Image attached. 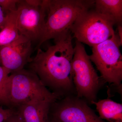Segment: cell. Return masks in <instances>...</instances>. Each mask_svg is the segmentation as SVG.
<instances>
[{"mask_svg": "<svg viewBox=\"0 0 122 122\" xmlns=\"http://www.w3.org/2000/svg\"><path fill=\"white\" fill-rule=\"evenodd\" d=\"M17 25L19 33L31 42L39 41L46 22V0L40 7L30 6L25 0H20L17 5Z\"/></svg>", "mask_w": 122, "mask_h": 122, "instance_id": "obj_8", "label": "cell"}, {"mask_svg": "<svg viewBox=\"0 0 122 122\" xmlns=\"http://www.w3.org/2000/svg\"><path fill=\"white\" fill-rule=\"evenodd\" d=\"M5 122H24V121L16 110V112Z\"/></svg>", "mask_w": 122, "mask_h": 122, "instance_id": "obj_17", "label": "cell"}, {"mask_svg": "<svg viewBox=\"0 0 122 122\" xmlns=\"http://www.w3.org/2000/svg\"><path fill=\"white\" fill-rule=\"evenodd\" d=\"M1 63V61L0 57V64Z\"/></svg>", "mask_w": 122, "mask_h": 122, "instance_id": "obj_22", "label": "cell"}, {"mask_svg": "<svg viewBox=\"0 0 122 122\" xmlns=\"http://www.w3.org/2000/svg\"><path fill=\"white\" fill-rule=\"evenodd\" d=\"M94 7L98 12L111 18L116 24L122 25V0H96Z\"/></svg>", "mask_w": 122, "mask_h": 122, "instance_id": "obj_13", "label": "cell"}, {"mask_svg": "<svg viewBox=\"0 0 122 122\" xmlns=\"http://www.w3.org/2000/svg\"><path fill=\"white\" fill-rule=\"evenodd\" d=\"M54 102L35 101L20 105L15 108L24 122H47L51 107Z\"/></svg>", "mask_w": 122, "mask_h": 122, "instance_id": "obj_10", "label": "cell"}, {"mask_svg": "<svg viewBox=\"0 0 122 122\" xmlns=\"http://www.w3.org/2000/svg\"><path fill=\"white\" fill-rule=\"evenodd\" d=\"M99 117L109 122H122V105L109 98L94 102Z\"/></svg>", "mask_w": 122, "mask_h": 122, "instance_id": "obj_11", "label": "cell"}, {"mask_svg": "<svg viewBox=\"0 0 122 122\" xmlns=\"http://www.w3.org/2000/svg\"><path fill=\"white\" fill-rule=\"evenodd\" d=\"M115 24L111 18L90 9L79 16L70 30L76 41L93 47L115 34Z\"/></svg>", "mask_w": 122, "mask_h": 122, "instance_id": "obj_4", "label": "cell"}, {"mask_svg": "<svg viewBox=\"0 0 122 122\" xmlns=\"http://www.w3.org/2000/svg\"><path fill=\"white\" fill-rule=\"evenodd\" d=\"M118 34L119 38L120 39V42L122 43V26L121 25H119L118 27Z\"/></svg>", "mask_w": 122, "mask_h": 122, "instance_id": "obj_20", "label": "cell"}, {"mask_svg": "<svg viewBox=\"0 0 122 122\" xmlns=\"http://www.w3.org/2000/svg\"><path fill=\"white\" fill-rule=\"evenodd\" d=\"M17 18V10L5 14L4 24L0 30V46L10 44L19 37Z\"/></svg>", "mask_w": 122, "mask_h": 122, "instance_id": "obj_12", "label": "cell"}, {"mask_svg": "<svg viewBox=\"0 0 122 122\" xmlns=\"http://www.w3.org/2000/svg\"><path fill=\"white\" fill-rule=\"evenodd\" d=\"M94 3L95 0H46L47 17L36 49L69 30L79 16L93 7Z\"/></svg>", "mask_w": 122, "mask_h": 122, "instance_id": "obj_2", "label": "cell"}, {"mask_svg": "<svg viewBox=\"0 0 122 122\" xmlns=\"http://www.w3.org/2000/svg\"><path fill=\"white\" fill-rule=\"evenodd\" d=\"M122 43L117 34L92 47L90 59L94 63L103 81L120 87L122 81Z\"/></svg>", "mask_w": 122, "mask_h": 122, "instance_id": "obj_6", "label": "cell"}, {"mask_svg": "<svg viewBox=\"0 0 122 122\" xmlns=\"http://www.w3.org/2000/svg\"><path fill=\"white\" fill-rule=\"evenodd\" d=\"M54 40V45L46 51L38 49L36 56L29 63L30 70L44 86L60 97L75 91L72 68L74 48L70 30Z\"/></svg>", "mask_w": 122, "mask_h": 122, "instance_id": "obj_1", "label": "cell"}, {"mask_svg": "<svg viewBox=\"0 0 122 122\" xmlns=\"http://www.w3.org/2000/svg\"><path fill=\"white\" fill-rule=\"evenodd\" d=\"M16 112L13 108H4L0 104V122H5Z\"/></svg>", "mask_w": 122, "mask_h": 122, "instance_id": "obj_16", "label": "cell"}, {"mask_svg": "<svg viewBox=\"0 0 122 122\" xmlns=\"http://www.w3.org/2000/svg\"><path fill=\"white\" fill-rule=\"evenodd\" d=\"M7 92L10 107L14 109L35 101L55 102L60 97L46 87L35 73L24 69L10 74Z\"/></svg>", "mask_w": 122, "mask_h": 122, "instance_id": "obj_3", "label": "cell"}, {"mask_svg": "<svg viewBox=\"0 0 122 122\" xmlns=\"http://www.w3.org/2000/svg\"><path fill=\"white\" fill-rule=\"evenodd\" d=\"M87 102L78 97L68 96L51 107V117L61 122H106L96 115Z\"/></svg>", "mask_w": 122, "mask_h": 122, "instance_id": "obj_7", "label": "cell"}, {"mask_svg": "<svg viewBox=\"0 0 122 122\" xmlns=\"http://www.w3.org/2000/svg\"><path fill=\"white\" fill-rule=\"evenodd\" d=\"M32 42L20 34L14 41L0 46V57L2 66L11 73L24 69L32 59Z\"/></svg>", "mask_w": 122, "mask_h": 122, "instance_id": "obj_9", "label": "cell"}, {"mask_svg": "<svg viewBox=\"0 0 122 122\" xmlns=\"http://www.w3.org/2000/svg\"><path fill=\"white\" fill-rule=\"evenodd\" d=\"M11 73L2 66H0V104L9 108L8 99L7 85L8 79Z\"/></svg>", "mask_w": 122, "mask_h": 122, "instance_id": "obj_14", "label": "cell"}, {"mask_svg": "<svg viewBox=\"0 0 122 122\" xmlns=\"http://www.w3.org/2000/svg\"><path fill=\"white\" fill-rule=\"evenodd\" d=\"M47 122H61L59 120H57L56 119L51 117L49 116V119H48V121Z\"/></svg>", "mask_w": 122, "mask_h": 122, "instance_id": "obj_21", "label": "cell"}, {"mask_svg": "<svg viewBox=\"0 0 122 122\" xmlns=\"http://www.w3.org/2000/svg\"><path fill=\"white\" fill-rule=\"evenodd\" d=\"M5 20V15L1 7L0 6V30L3 27Z\"/></svg>", "mask_w": 122, "mask_h": 122, "instance_id": "obj_19", "label": "cell"}, {"mask_svg": "<svg viewBox=\"0 0 122 122\" xmlns=\"http://www.w3.org/2000/svg\"><path fill=\"white\" fill-rule=\"evenodd\" d=\"M72 62L73 82L77 97L92 103L96 102L102 81L82 43L76 41Z\"/></svg>", "mask_w": 122, "mask_h": 122, "instance_id": "obj_5", "label": "cell"}, {"mask_svg": "<svg viewBox=\"0 0 122 122\" xmlns=\"http://www.w3.org/2000/svg\"><path fill=\"white\" fill-rule=\"evenodd\" d=\"M26 4L30 6L35 7H40L43 4V0H25Z\"/></svg>", "mask_w": 122, "mask_h": 122, "instance_id": "obj_18", "label": "cell"}, {"mask_svg": "<svg viewBox=\"0 0 122 122\" xmlns=\"http://www.w3.org/2000/svg\"><path fill=\"white\" fill-rule=\"evenodd\" d=\"M19 0H0V6L4 13L17 10V5Z\"/></svg>", "mask_w": 122, "mask_h": 122, "instance_id": "obj_15", "label": "cell"}]
</instances>
